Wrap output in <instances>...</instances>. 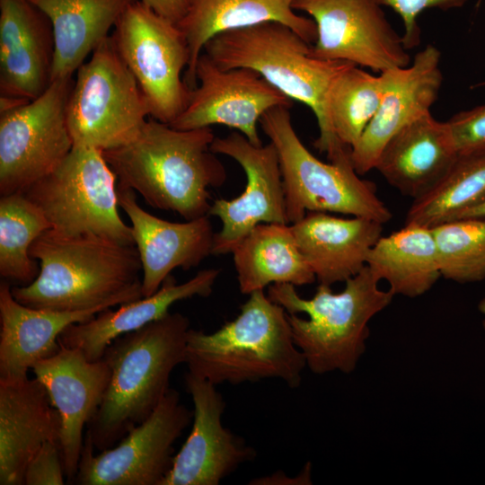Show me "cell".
<instances>
[{
	"label": "cell",
	"instance_id": "35",
	"mask_svg": "<svg viewBox=\"0 0 485 485\" xmlns=\"http://www.w3.org/2000/svg\"><path fill=\"white\" fill-rule=\"evenodd\" d=\"M380 6H389L402 19L404 33L402 41L407 49L420 42V29L417 19L428 8L449 10L463 6L468 0H374Z\"/></svg>",
	"mask_w": 485,
	"mask_h": 485
},
{
	"label": "cell",
	"instance_id": "29",
	"mask_svg": "<svg viewBox=\"0 0 485 485\" xmlns=\"http://www.w3.org/2000/svg\"><path fill=\"white\" fill-rule=\"evenodd\" d=\"M366 266L379 281L389 284L394 295L411 298L427 293L442 277L432 229L419 225L382 235L370 250Z\"/></svg>",
	"mask_w": 485,
	"mask_h": 485
},
{
	"label": "cell",
	"instance_id": "13",
	"mask_svg": "<svg viewBox=\"0 0 485 485\" xmlns=\"http://www.w3.org/2000/svg\"><path fill=\"white\" fill-rule=\"evenodd\" d=\"M316 25L312 55L384 72L410 64L402 37L374 0H295Z\"/></svg>",
	"mask_w": 485,
	"mask_h": 485
},
{
	"label": "cell",
	"instance_id": "14",
	"mask_svg": "<svg viewBox=\"0 0 485 485\" xmlns=\"http://www.w3.org/2000/svg\"><path fill=\"white\" fill-rule=\"evenodd\" d=\"M196 78L185 109L169 124L175 128L224 125L260 146L258 124L262 115L276 107L292 106L293 100L258 72L247 67L223 69L205 52L198 57Z\"/></svg>",
	"mask_w": 485,
	"mask_h": 485
},
{
	"label": "cell",
	"instance_id": "5",
	"mask_svg": "<svg viewBox=\"0 0 485 485\" xmlns=\"http://www.w3.org/2000/svg\"><path fill=\"white\" fill-rule=\"evenodd\" d=\"M203 51L223 69L247 67L258 72L290 99L308 106L320 132L314 147L332 163L350 159V148L331 126L327 98L334 79L353 63L313 57L307 41L277 22L222 32L207 41Z\"/></svg>",
	"mask_w": 485,
	"mask_h": 485
},
{
	"label": "cell",
	"instance_id": "12",
	"mask_svg": "<svg viewBox=\"0 0 485 485\" xmlns=\"http://www.w3.org/2000/svg\"><path fill=\"white\" fill-rule=\"evenodd\" d=\"M193 419V410L170 388L154 412L114 446L94 454L85 434L72 484L161 485L174 459V443Z\"/></svg>",
	"mask_w": 485,
	"mask_h": 485
},
{
	"label": "cell",
	"instance_id": "36",
	"mask_svg": "<svg viewBox=\"0 0 485 485\" xmlns=\"http://www.w3.org/2000/svg\"><path fill=\"white\" fill-rule=\"evenodd\" d=\"M65 471L59 443L43 444L26 466L23 485H63Z\"/></svg>",
	"mask_w": 485,
	"mask_h": 485
},
{
	"label": "cell",
	"instance_id": "2",
	"mask_svg": "<svg viewBox=\"0 0 485 485\" xmlns=\"http://www.w3.org/2000/svg\"><path fill=\"white\" fill-rule=\"evenodd\" d=\"M215 137L211 127L178 129L151 118L131 141L102 154L117 188L138 192L154 208L193 220L208 216L209 188L227 179L210 150Z\"/></svg>",
	"mask_w": 485,
	"mask_h": 485
},
{
	"label": "cell",
	"instance_id": "33",
	"mask_svg": "<svg viewBox=\"0 0 485 485\" xmlns=\"http://www.w3.org/2000/svg\"><path fill=\"white\" fill-rule=\"evenodd\" d=\"M441 275L457 283L485 279V218H460L431 227Z\"/></svg>",
	"mask_w": 485,
	"mask_h": 485
},
{
	"label": "cell",
	"instance_id": "10",
	"mask_svg": "<svg viewBox=\"0 0 485 485\" xmlns=\"http://www.w3.org/2000/svg\"><path fill=\"white\" fill-rule=\"evenodd\" d=\"M110 37L147 101L150 117L171 124L185 109L190 92L183 78L190 52L178 25L136 0Z\"/></svg>",
	"mask_w": 485,
	"mask_h": 485
},
{
	"label": "cell",
	"instance_id": "22",
	"mask_svg": "<svg viewBox=\"0 0 485 485\" xmlns=\"http://www.w3.org/2000/svg\"><path fill=\"white\" fill-rule=\"evenodd\" d=\"M382 223L362 216L343 218L308 212L291 225L298 248L321 285L331 286L359 273L383 235Z\"/></svg>",
	"mask_w": 485,
	"mask_h": 485
},
{
	"label": "cell",
	"instance_id": "9",
	"mask_svg": "<svg viewBox=\"0 0 485 485\" xmlns=\"http://www.w3.org/2000/svg\"><path fill=\"white\" fill-rule=\"evenodd\" d=\"M75 75L66 113L74 146L106 151L131 141L151 111L110 36Z\"/></svg>",
	"mask_w": 485,
	"mask_h": 485
},
{
	"label": "cell",
	"instance_id": "8",
	"mask_svg": "<svg viewBox=\"0 0 485 485\" xmlns=\"http://www.w3.org/2000/svg\"><path fill=\"white\" fill-rule=\"evenodd\" d=\"M22 193L42 210L51 230L135 245L131 226L119 213L116 174L101 150L73 146L51 172Z\"/></svg>",
	"mask_w": 485,
	"mask_h": 485
},
{
	"label": "cell",
	"instance_id": "25",
	"mask_svg": "<svg viewBox=\"0 0 485 485\" xmlns=\"http://www.w3.org/2000/svg\"><path fill=\"white\" fill-rule=\"evenodd\" d=\"M101 309L60 312L26 306L12 294L6 280L0 282V380L28 377L29 369L55 355L58 337L69 325L93 318Z\"/></svg>",
	"mask_w": 485,
	"mask_h": 485
},
{
	"label": "cell",
	"instance_id": "3",
	"mask_svg": "<svg viewBox=\"0 0 485 485\" xmlns=\"http://www.w3.org/2000/svg\"><path fill=\"white\" fill-rule=\"evenodd\" d=\"M190 325L185 315L169 313L106 348L110 377L85 432L98 452L114 446L160 404L173 369L185 363Z\"/></svg>",
	"mask_w": 485,
	"mask_h": 485
},
{
	"label": "cell",
	"instance_id": "40",
	"mask_svg": "<svg viewBox=\"0 0 485 485\" xmlns=\"http://www.w3.org/2000/svg\"><path fill=\"white\" fill-rule=\"evenodd\" d=\"M485 218V194L474 204L464 209L456 219Z\"/></svg>",
	"mask_w": 485,
	"mask_h": 485
},
{
	"label": "cell",
	"instance_id": "27",
	"mask_svg": "<svg viewBox=\"0 0 485 485\" xmlns=\"http://www.w3.org/2000/svg\"><path fill=\"white\" fill-rule=\"evenodd\" d=\"M50 19L55 53L51 82L73 77L136 0H31Z\"/></svg>",
	"mask_w": 485,
	"mask_h": 485
},
{
	"label": "cell",
	"instance_id": "1",
	"mask_svg": "<svg viewBox=\"0 0 485 485\" xmlns=\"http://www.w3.org/2000/svg\"><path fill=\"white\" fill-rule=\"evenodd\" d=\"M30 255L39 261V275L29 285L12 287L13 297L26 306L104 311L144 297L136 245L49 229L33 242Z\"/></svg>",
	"mask_w": 485,
	"mask_h": 485
},
{
	"label": "cell",
	"instance_id": "7",
	"mask_svg": "<svg viewBox=\"0 0 485 485\" xmlns=\"http://www.w3.org/2000/svg\"><path fill=\"white\" fill-rule=\"evenodd\" d=\"M288 109L273 108L260 119L278 153L288 222L295 223L308 212L389 222L392 214L377 196L375 184L360 178L351 160L323 163L315 157L296 134Z\"/></svg>",
	"mask_w": 485,
	"mask_h": 485
},
{
	"label": "cell",
	"instance_id": "21",
	"mask_svg": "<svg viewBox=\"0 0 485 485\" xmlns=\"http://www.w3.org/2000/svg\"><path fill=\"white\" fill-rule=\"evenodd\" d=\"M61 420L37 378L0 380V484L23 485L26 466L44 443H59Z\"/></svg>",
	"mask_w": 485,
	"mask_h": 485
},
{
	"label": "cell",
	"instance_id": "26",
	"mask_svg": "<svg viewBox=\"0 0 485 485\" xmlns=\"http://www.w3.org/2000/svg\"><path fill=\"white\" fill-rule=\"evenodd\" d=\"M188 1L187 13L177 25L188 43L190 61L183 78L190 90L197 86L196 66L205 45L222 32L277 22L291 28L309 44L316 40L315 22L294 11L295 0Z\"/></svg>",
	"mask_w": 485,
	"mask_h": 485
},
{
	"label": "cell",
	"instance_id": "24",
	"mask_svg": "<svg viewBox=\"0 0 485 485\" xmlns=\"http://www.w3.org/2000/svg\"><path fill=\"white\" fill-rule=\"evenodd\" d=\"M220 272L219 269H202L181 284L171 274L154 295L67 326L59 335L58 343L80 350L90 361L101 359L116 338L164 317L173 304L194 296H209Z\"/></svg>",
	"mask_w": 485,
	"mask_h": 485
},
{
	"label": "cell",
	"instance_id": "19",
	"mask_svg": "<svg viewBox=\"0 0 485 485\" xmlns=\"http://www.w3.org/2000/svg\"><path fill=\"white\" fill-rule=\"evenodd\" d=\"M441 53L433 45L419 51L405 67L389 70V82L379 109L360 138L350 148L357 173L375 169L386 143L399 130L430 112L443 82Z\"/></svg>",
	"mask_w": 485,
	"mask_h": 485
},
{
	"label": "cell",
	"instance_id": "38",
	"mask_svg": "<svg viewBox=\"0 0 485 485\" xmlns=\"http://www.w3.org/2000/svg\"><path fill=\"white\" fill-rule=\"evenodd\" d=\"M311 466L308 463L295 477H289L283 472L256 478L249 482L253 485H304L312 484L310 478Z\"/></svg>",
	"mask_w": 485,
	"mask_h": 485
},
{
	"label": "cell",
	"instance_id": "41",
	"mask_svg": "<svg viewBox=\"0 0 485 485\" xmlns=\"http://www.w3.org/2000/svg\"><path fill=\"white\" fill-rule=\"evenodd\" d=\"M478 310L482 313L483 314H485V295L480 300L479 304H478ZM482 327L485 331V319L483 320L482 322Z\"/></svg>",
	"mask_w": 485,
	"mask_h": 485
},
{
	"label": "cell",
	"instance_id": "28",
	"mask_svg": "<svg viewBox=\"0 0 485 485\" xmlns=\"http://www.w3.org/2000/svg\"><path fill=\"white\" fill-rule=\"evenodd\" d=\"M231 253L239 289L244 295L263 290L272 284L299 287L316 280L288 224L257 225Z\"/></svg>",
	"mask_w": 485,
	"mask_h": 485
},
{
	"label": "cell",
	"instance_id": "20",
	"mask_svg": "<svg viewBox=\"0 0 485 485\" xmlns=\"http://www.w3.org/2000/svg\"><path fill=\"white\" fill-rule=\"evenodd\" d=\"M52 23L31 0H0V95L32 101L51 83Z\"/></svg>",
	"mask_w": 485,
	"mask_h": 485
},
{
	"label": "cell",
	"instance_id": "4",
	"mask_svg": "<svg viewBox=\"0 0 485 485\" xmlns=\"http://www.w3.org/2000/svg\"><path fill=\"white\" fill-rule=\"evenodd\" d=\"M188 371L217 385L278 378L300 386L306 367L295 344L287 312L257 290L249 295L235 319L212 333L190 329Z\"/></svg>",
	"mask_w": 485,
	"mask_h": 485
},
{
	"label": "cell",
	"instance_id": "16",
	"mask_svg": "<svg viewBox=\"0 0 485 485\" xmlns=\"http://www.w3.org/2000/svg\"><path fill=\"white\" fill-rule=\"evenodd\" d=\"M184 384L194 405L192 428L161 485H218L256 450L223 426L225 401L216 384L189 371Z\"/></svg>",
	"mask_w": 485,
	"mask_h": 485
},
{
	"label": "cell",
	"instance_id": "18",
	"mask_svg": "<svg viewBox=\"0 0 485 485\" xmlns=\"http://www.w3.org/2000/svg\"><path fill=\"white\" fill-rule=\"evenodd\" d=\"M117 191L119 206L130 220L140 257L144 297L154 295L174 269L198 267L212 254L215 233L209 216L171 222L141 207L136 191L119 188Z\"/></svg>",
	"mask_w": 485,
	"mask_h": 485
},
{
	"label": "cell",
	"instance_id": "34",
	"mask_svg": "<svg viewBox=\"0 0 485 485\" xmlns=\"http://www.w3.org/2000/svg\"><path fill=\"white\" fill-rule=\"evenodd\" d=\"M447 123L458 154L485 152V105L460 111Z\"/></svg>",
	"mask_w": 485,
	"mask_h": 485
},
{
	"label": "cell",
	"instance_id": "17",
	"mask_svg": "<svg viewBox=\"0 0 485 485\" xmlns=\"http://www.w3.org/2000/svg\"><path fill=\"white\" fill-rule=\"evenodd\" d=\"M59 345L55 355L38 362L32 370L59 413V447L65 475L72 484L84 446V428L101 402L110 369L103 357L90 361L80 350Z\"/></svg>",
	"mask_w": 485,
	"mask_h": 485
},
{
	"label": "cell",
	"instance_id": "31",
	"mask_svg": "<svg viewBox=\"0 0 485 485\" xmlns=\"http://www.w3.org/2000/svg\"><path fill=\"white\" fill-rule=\"evenodd\" d=\"M389 82V70L374 75L355 64L332 82L327 98L328 116L338 139L351 148L376 114Z\"/></svg>",
	"mask_w": 485,
	"mask_h": 485
},
{
	"label": "cell",
	"instance_id": "39",
	"mask_svg": "<svg viewBox=\"0 0 485 485\" xmlns=\"http://www.w3.org/2000/svg\"><path fill=\"white\" fill-rule=\"evenodd\" d=\"M30 100L10 95H0V115L17 110L27 104Z\"/></svg>",
	"mask_w": 485,
	"mask_h": 485
},
{
	"label": "cell",
	"instance_id": "15",
	"mask_svg": "<svg viewBox=\"0 0 485 485\" xmlns=\"http://www.w3.org/2000/svg\"><path fill=\"white\" fill-rule=\"evenodd\" d=\"M210 150L236 161L246 175L242 193L232 199L213 201L208 216L218 217L222 228L215 233L212 254L231 253L257 225L288 224L279 160L274 145L251 143L236 131L215 137Z\"/></svg>",
	"mask_w": 485,
	"mask_h": 485
},
{
	"label": "cell",
	"instance_id": "23",
	"mask_svg": "<svg viewBox=\"0 0 485 485\" xmlns=\"http://www.w3.org/2000/svg\"><path fill=\"white\" fill-rule=\"evenodd\" d=\"M457 156L447 121L429 112L390 138L375 169L401 194L416 199L441 181Z\"/></svg>",
	"mask_w": 485,
	"mask_h": 485
},
{
	"label": "cell",
	"instance_id": "11",
	"mask_svg": "<svg viewBox=\"0 0 485 485\" xmlns=\"http://www.w3.org/2000/svg\"><path fill=\"white\" fill-rule=\"evenodd\" d=\"M73 77L53 80L38 98L0 115V194L22 193L71 152L67 124Z\"/></svg>",
	"mask_w": 485,
	"mask_h": 485
},
{
	"label": "cell",
	"instance_id": "6",
	"mask_svg": "<svg viewBox=\"0 0 485 485\" xmlns=\"http://www.w3.org/2000/svg\"><path fill=\"white\" fill-rule=\"evenodd\" d=\"M379 282L366 266L345 281L341 292L319 284L310 299L301 297L292 284L269 287L268 296L287 312L295 344L313 374L356 369L366 351L369 322L394 296L380 289Z\"/></svg>",
	"mask_w": 485,
	"mask_h": 485
},
{
	"label": "cell",
	"instance_id": "30",
	"mask_svg": "<svg viewBox=\"0 0 485 485\" xmlns=\"http://www.w3.org/2000/svg\"><path fill=\"white\" fill-rule=\"evenodd\" d=\"M485 194V152L458 154L441 181L413 199L405 225L433 227L454 220Z\"/></svg>",
	"mask_w": 485,
	"mask_h": 485
},
{
	"label": "cell",
	"instance_id": "32",
	"mask_svg": "<svg viewBox=\"0 0 485 485\" xmlns=\"http://www.w3.org/2000/svg\"><path fill=\"white\" fill-rule=\"evenodd\" d=\"M51 225L42 210L23 193L0 198V275L23 286L39 275L40 266L31 257L33 242Z\"/></svg>",
	"mask_w": 485,
	"mask_h": 485
},
{
	"label": "cell",
	"instance_id": "37",
	"mask_svg": "<svg viewBox=\"0 0 485 485\" xmlns=\"http://www.w3.org/2000/svg\"><path fill=\"white\" fill-rule=\"evenodd\" d=\"M160 16L177 24L187 13L188 0H140Z\"/></svg>",
	"mask_w": 485,
	"mask_h": 485
}]
</instances>
